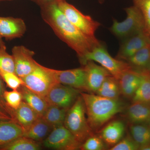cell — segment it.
I'll return each mask as SVG.
<instances>
[{"instance_id": "6da1fadb", "label": "cell", "mask_w": 150, "mask_h": 150, "mask_svg": "<svg viewBox=\"0 0 150 150\" xmlns=\"http://www.w3.org/2000/svg\"><path fill=\"white\" fill-rule=\"evenodd\" d=\"M40 9L44 21L61 40L76 52L80 62L101 43L96 37L88 36L78 29L65 16L57 3L43 6Z\"/></svg>"}, {"instance_id": "7a4b0ae2", "label": "cell", "mask_w": 150, "mask_h": 150, "mask_svg": "<svg viewBox=\"0 0 150 150\" xmlns=\"http://www.w3.org/2000/svg\"><path fill=\"white\" fill-rule=\"evenodd\" d=\"M84 103L87 118L93 132L100 130L118 113L122 112L126 105L118 99H111L93 94L80 92Z\"/></svg>"}, {"instance_id": "3957f363", "label": "cell", "mask_w": 150, "mask_h": 150, "mask_svg": "<svg viewBox=\"0 0 150 150\" xmlns=\"http://www.w3.org/2000/svg\"><path fill=\"white\" fill-rule=\"evenodd\" d=\"M86 115L84 103L80 95L67 111L64 122V126L81 144L94 134Z\"/></svg>"}, {"instance_id": "277c9868", "label": "cell", "mask_w": 150, "mask_h": 150, "mask_svg": "<svg viewBox=\"0 0 150 150\" xmlns=\"http://www.w3.org/2000/svg\"><path fill=\"white\" fill-rule=\"evenodd\" d=\"M88 61L97 62L118 81L123 73L133 69L126 61L115 59L110 56L102 43L88 53L80 62L83 66Z\"/></svg>"}, {"instance_id": "5b68a950", "label": "cell", "mask_w": 150, "mask_h": 150, "mask_svg": "<svg viewBox=\"0 0 150 150\" xmlns=\"http://www.w3.org/2000/svg\"><path fill=\"white\" fill-rule=\"evenodd\" d=\"M126 19L119 22L113 19L110 32L116 37L123 40L144 30L145 22L142 13L137 7L133 6L125 9Z\"/></svg>"}, {"instance_id": "8992f818", "label": "cell", "mask_w": 150, "mask_h": 150, "mask_svg": "<svg viewBox=\"0 0 150 150\" xmlns=\"http://www.w3.org/2000/svg\"><path fill=\"white\" fill-rule=\"evenodd\" d=\"M22 79L25 87L44 98L51 88L59 83L55 79L52 69L39 64L32 72Z\"/></svg>"}, {"instance_id": "52a82bcc", "label": "cell", "mask_w": 150, "mask_h": 150, "mask_svg": "<svg viewBox=\"0 0 150 150\" xmlns=\"http://www.w3.org/2000/svg\"><path fill=\"white\" fill-rule=\"evenodd\" d=\"M59 8L69 20L84 34L94 37L96 31L100 26V23L89 16L85 15L65 1L57 3Z\"/></svg>"}, {"instance_id": "ba28073f", "label": "cell", "mask_w": 150, "mask_h": 150, "mask_svg": "<svg viewBox=\"0 0 150 150\" xmlns=\"http://www.w3.org/2000/svg\"><path fill=\"white\" fill-rule=\"evenodd\" d=\"M81 144L64 125L55 126L42 142L45 148L56 150L80 149Z\"/></svg>"}, {"instance_id": "9c48e42d", "label": "cell", "mask_w": 150, "mask_h": 150, "mask_svg": "<svg viewBox=\"0 0 150 150\" xmlns=\"http://www.w3.org/2000/svg\"><path fill=\"white\" fill-rule=\"evenodd\" d=\"M80 91L62 84H56L45 97L48 105H56L68 110L76 102Z\"/></svg>"}, {"instance_id": "30bf717a", "label": "cell", "mask_w": 150, "mask_h": 150, "mask_svg": "<svg viewBox=\"0 0 150 150\" xmlns=\"http://www.w3.org/2000/svg\"><path fill=\"white\" fill-rule=\"evenodd\" d=\"M12 55L14 63L15 73L22 79L32 72L38 63L33 59L34 51L23 46H14Z\"/></svg>"}, {"instance_id": "8fae6325", "label": "cell", "mask_w": 150, "mask_h": 150, "mask_svg": "<svg viewBox=\"0 0 150 150\" xmlns=\"http://www.w3.org/2000/svg\"><path fill=\"white\" fill-rule=\"evenodd\" d=\"M57 82L78 90L86 91V73L84 67L67 70L53 69Z\"/></svg>"}, {"instance_id": "7c38bea8", "label": "cell", "mask_w": 150, "mask_h": 150, "mask_svg": "<svg viewBox=\"0 0 150 150\" xmlns=\"http://www.w3.org/2000/svg\"><path fill=\"white\" fill-rule=\"evenodd\" d=\"M150 42V38L144 31L122 40L116 59L126 61Z\"/></svg>"}, {"instance_id": "4fadbf2b", "label": "cell", "mask_w": 150, "mask_h": 150, "mask_svg": "<svg viewBox=\"0 0 150 150\" xmlns=\"http://www.w3.org/2000/svg\"><path fill=\"white\" fill-rule=\"evenodd\" d=\"M83 67L86 73V91L96 93L105 79L112 76L103 67L93 61H88Z\"/></svg>"}, {"instance_id": "5bb4252c", "label": "cell", "mask_w": 150, "mask_h": 150, "mask_svg": "<svg viewBox=\"0 0 150 150\" xmlns=\"http://www.w3.org/2000/svg\"><path fill=\"white\" fill-rule=\"evenodd\" d=\"M26 30V25L21 18L0 17V35L2 37L8 40L19 38Z\"/></svg>"}, {"instance_id": "9a60e30c", "label": "cell", "mask_w": 150, "mask_h": 150, "mask_svg": "<svg viewBox=\"0 0 150 150\" xmlns=\"http://www.w3.org/2000/svg\"><path fill=\"white\" fill-rule=\"evenodd\" d=\"M142 80L139 72L131 69L123 73L118 80L121 93L128 98H132Z\"/></svg>"}, {"instance_id": "2e32d148", "label": "cell", "mask_w": 150, "mask_h": 150, "mask_svg": "<svg viewBox=\"0 0 150 150\" xmlns=\"http://www.w3.org/2000/svg\"><path fill=\"white\" fill-rule=\"evenodd\" d=\"M24 131L13 120H0V148L19 137H23Z\"/></svg>"}, {"instance_id": "e0dca14e", "label": "cell", "mask_w": 150, "mask_h": 150, "mask_svg": "<svg viewBox=\"0 0 150 150\" xmlns=\"http://www.w3.org/2000/svg\"><path fill=\"white\" fill-rule=\"evenodd\" d=\"M125 131L124 123L116 120L104 126L101 130L100 137L106 145L112 147L122 139Z\"/></svg>"}, {"instance_id": "ac0fdd59", "label": "cell", "mask_w": 150, "mask_h": 150, "mask_svg": "<svg viewBox=\"0 0 150 150\" xmlns=\"http://www.w3.org/2000/svg\"><path fill=\"white\" fill-rule=\"evenodd\" d=\"M126 115L131 124H146L150 121V104L133 102L128 107Z\"/></svg>"}, {"instance_id": "d6986e66", "label": "cell", "mask_w": 150, "mask_h": 150, "mask_svg": "<svg viewBox=\"0 0 150 150\" xmlns=\"http://www.w3.org/2000/svg\"><path fill=\"white\" fill-rule=\"evenodd\" d=\"M18 90L21 93L23 101L35 110L40 117H43L49 105L45 98L31 91L24 85L21 86Z\"/></svg>"}, {"instance_id": "ffe728a7", "label": "cell", "mask_w": 150, "mask_h": 150, "mask_svg": "<svg viewBox=\"0 0 150 150\" xmlns=\"http://www.w3.org/2000/svg\"><path fill=\"white\" fill-rule=\"evenodd\" d=\"M40 117L35 110L23 101L19 107L14 110L15 121L21 126L24 131Z\"/></svg>"}, {"instance_id": "44dd1931", "label": "cell", "mask_w": 150, "mask_h": 150, "mask_svg": "<svg viewBox=\"0 0 150 150\" xmlns=\"http://www.w3.org/2000/svg\"><path fill=\"white\" fill-rule=\"evenodd\" d=\"M54 127L49 125L42 117L37 119L27 130L23 137L42 143L50 134Z\"/></svg>"}, {"instance_id": "7402d4cb", "label": "cell", "mask_w": 150, "mask_h": 150, "mask_svg": "<svg viewBox=\"0 0 150 150\" xmlns=\"http://www.w3.org/2000/svg\"><path fill=\"white\" fill-rule=\"evenodd\" d=\"M138 72L150 70V42L126 61Z\"/></svg>"}, {"instance_id": "603a6c76", "label": "cell", "mask_w": 150, "mask_h": 150, "mask_svg": "<svg viewBox=\"0 0 150 150\" xmlns=\"http://www.w3.org/2000/svg\"><path fill=\"white\" fill-rule=\"evenodd\" d=\"M96 93L107 98L118 99L121 91L118 80L112 76H108L105 79Z\"/></svg>"}, {"instance_id": "cb8c5ba5", "label": "cell", "mask_w": 150, "mask_h": 150, "mask_svg": "<svg viewBox=\"0 0 150 150\" xmlns=\"http://www.w3.org/2000/svg\"><path fill=\"white\" fill-rule=\"evenodd\" d=\"M139 72L142 75V80L137 91L132 98L133 102L149 103L150 101V79L149 71Z\"/></svg>"}, {"instance_id": "d4e9b609", "label": "cell", "mask_w": 150, "mask_h": 150, "mask_svg": "<svg viewBox=\"0 0 150 150\" xmlns=\"http://www.w3.org/2000/svg\"><path fill=\"white\" fill-rule=\"evenodd\" d=\"M42 143L22 137L0 148V150H40Z\"/></svg>"}, {"instance_id": "484cf974", "label": "cell", "mask_w": 150, "mask_h": 150, "mask_svg": "<svg viewBox=\"0 0 150 150\" xmlns=\"http://www.w3.org/2000/svg\"><path fill=\"white\" fill-rule=\"evenodd\" d=\"M67 111L64 108L49 105L42 118L53 127L64 125Z\"/></svg>"}, {"instance_id": "4316f807", "label": "cell", "mask_w": 150, "mask_h": 150, "mask_svg": "<svg viewBox=\"0 0 150 150\" xmlns=\"http://www.w3.org/2000/svg\"><path fill=\"white\" fill-rule=\"evenodd\" d=\"M131 138L140 146L150 144V127L146 124H132L130 127Z\"/></svg>"}, {"instance_id": "83f0119b", "label": "cell", "mask_w": 150, "mask_h": 150, "mask_svg": "<svg viewBox=\"0 0 150 150\" xmlns=\"http://www.w3.org/2000/svg\"><path fill=\"white\" fill-rule=\"evenodd\" d=\"M133 3L142 13L145 22L144 32L150 38V0H133Z\"/></svg>"}, {"instance_id": "f1b7e54d", "label": "cell", "mask_w": 150, "mask_h": 150, "mask_svg": "<svg viewBox=\"0 0 150 150\" xmlns=\"http://www.w3.org/2000/svg\"><path fill=\"white\" fill-rule=\"evenodd\" d=\"M15 73L14 63L12 55L6 51V47H0V72Z\"/></svg>"}, {"instance_id": "f546056e", "label": "cell", "mask_w": 150, "mask_h": 150, "mask_svg": "<svg viewBox=\"0 0 150 150\" xmlns=\"http://www.w3.org/2000/svg\"><path fill=\"white\" fill-rule=\"evenodd\" d=\"M106 144L100 137L93 135L89 137L81 144L82 150H103L106 149Z\"/></svg>"}, {"instance_id": "4dcf8cb0", "label": "cell", "mask_w": 150, "mask_h": 150, "mask_svg": "<svg viewBox=\"0 0 150 150\" xmlns=\"http://www.w3.org/2000/svg\"><path fill=\"white\" fill-rule=\"evenodd\" d=\"M0 77L1 78L8 87L13 90H18L21 86L24 85V82L15 73L0 72Z\"/></svg>"}, {"instance_id": "1f68e13d", "label": "cell", "mask_w": 150, "mask_h": 150, "mask_svg": "<svg viewBox=\"0 0 150 150\" xmlns=\"http://www.w3.org/2000/svg\"><path fill=\"white\" fill-rule=\"evenodd\" d=\"M4 98L7 104L13 110H16L23 101L21 93L18 89L13 90L12 91L6 90L4 93Z\"/></svg>"}, {"instance_id": "d6a6232c", "label": "cell", "mask_w": 150, "mask_h": 150, "mask_svg": "<svg viewBox=\"0 0 150 150\" xmlns=\"http://www.w3.org/2000/svg\"><path fill=\"white\" fill-rule=\"evenodd\" d=\"M139 146L137 144L131 137H126L120 140L116 144L111 147L110 150H137Z\"/></svg>"}, {"instance_id": "836d02e7", "label": "cell", "mask_w": 150, "mask_h": 150, "mask_svg": "<svg viewBox=\"0 0 150 150\" xmlns=\"http://www.w3.org/2000/svg\"><path fill=\"white\" fill-rule=\"evenodd\" d=\"M4 82L0 77V109L9 116L13 121H15L14 110L9 107L4 98V93L6 90Z\"/></svg>"}, {"instance_id": "e575fe53", "label": "cell", "mask_w": 150, "mask_h": 150, "mask_svg": "<svg viewBox=\"0 0 150 150\" xmlns=\"http://www.w3.org/2000/svg\"><path fill=\"white\" fill-rule=\"evenodd\" d=\"M31 1L36 3L37 4L40 6V7L48 4L58 3L61 1H65V0H31Z\"/></svg>"}, {"instance_id": "d590c367", "label": "cell", "mask_w": 150, "mask_h": 150, "mask_svg": "<svg viewBox=\"0 0 150 150\" xmlns=\"http://www.w3.org/2000/svg\"><path fill=\"white\" fill-rule=\"evenodd\" d=\"M0 120H13L12 119L0 109Z\"/></svg>"}, {"instance_id": "8d00e7d4", "label": "cell", "mask_w": 150, "mask_h": 150, "mask_svg": "<svg viewBox=\"0 0 150 150\" xmlns=\"http://www.w3.org/2000/svg\"><path fill=\"white\" fill-rule=\"evenodd\" d=\"M139 150H150V144L145 145L139 147Z\"/></svg>"}, {"instance_id": "74e56055", "label": "cell", "mask_w": 150, "mask_h": 150, "mask_svg": "<svg viewBox=\"0 0 150 150\" xmlns=\"http://www.w3.org/2000/svg\"><path fill=\"white\" fill-rule=\"evenodd\" d=\"M3 38L0 35V47H6L5 43L3 40Z\"/></svg>"}, {"instance_id": "f35d334b", "label": "cell", "mask_w": 150, "mask_h": 150, "mask_svg": "<svg viewBox=\"0 0 150 150\" xmlns=\"http://www.w3.org/2000/svg\"><path fill=\"white\" fill-rule=\"evenodd\" d=\"M100 4H102L104 2V0H98Z\"/></svg>"}, {"instance_id": "ab89813d", "label": "cell", "mask_w": 150, "mask_h": 150, "mask_svg": "<svg viewBox=\"0 0 150 150\" xmlns=\"http://www.w3.org/2000/svg\"><path fill=\"white\" fill-rule=\"evenodd\" d=\"M149 77L150 79V71H149Z\"/></svg>"}, {"instance_id": "60d3db41", "label": "cell", "mask_w": 150, "mask_h": 150, "mask_svg": "<svg viewBox=\"0 0 150 150\" xmlns=\"http://www.w3.org/2000/svg\"><path fill=\"white\" fill-rule=\"evenodd\" d=\"M11 1V0H0V1Z\"/></svg>"}, {"instance_id": "b9f144b4", "label": "cell", "mask_w": 150, "mask_h": 150, "mask_svg": "<svg viewBox=\"0 0 150 150\" xmlns=\"http://www.w3.org/2000/svg\"><path fill=\"white\" fill-rule=\"evenodd\" d=\"M149 126L150 127V121H149Z\"/></svg>"}, {"instance_id": "7bdbcfd3", "label": "cell", "mask_w": 150, "mask_h": 150, "mask_svg": "<svg viewBox=\"0 0 150 150\" xmlns=\"http://www.w3.org/2000/svg\"><path fill=\"white\" fill-rule=\"evenodd\" d=\"M149 104H150V103H149Z\"/></svg>"}]
</instances>
